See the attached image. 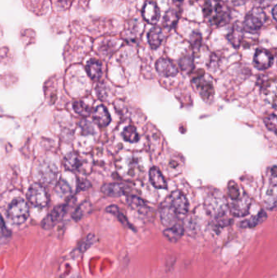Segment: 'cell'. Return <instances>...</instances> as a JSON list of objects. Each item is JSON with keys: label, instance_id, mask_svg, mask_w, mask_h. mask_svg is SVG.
I'll list each match as a JSON object with an SVG mask.
<instances>
[{"label": "cell", "instance_id": "6da1fadb", "mask_svg": "<svg viewBox=\"0 0 277 278\" xmlns=\"http://www.w3.org/2000/svg\"><path fill=\"white\" fill-rule=\"evenodd\" d=\"M203 14L211 26H223L230 20L229 10L222 0H206Z\"/></svg>", "mask_w": 277, "mask_h": 278}, {"label": "cell", "instance_id": "7a4b0ae2", "mask_svg": "<svg viewBox=\"0 0 277 278\" xmlns=\"http://www.w3.org/2000/svg\"><path fill=\"white\" fill-rule=\"evenodd\" d=\"M8 216L11 223L16 226H20L27 221L30 216V208L27 203L22 199H16L8 207Z\"/></svg>", "mask_w": 277, "mask_h": 278}, {"label": "cell", "instance_id": "3957f363", "mask_svg": "<svg viewBox=\"0 0 277 278\" xmlns=\"http://www.w3.org/2000/svg\"><path fill=\"white\" fill-rule=\"evenodd\" d=\"M265 20H266V15L262 10V8H254L245 17L242 25L243 30L244 32L245 31L251 34L257 33L264 25Z\"/></svg>", "mask_w": 277, "mask_h": 278}, {"label": "cell", "instance_id": "277c9868", "mask_svg": "<svg viewBox=\"0 0 277 278\" xmlns=\"http://www.w3.org/2000/svg\"><path fill=\"white\" fill-rule=\"evenodd\" d=\"M228 211L233 216L237 217H243L250 212L251 206V199L247 194L243 193L238 199H229L228 201Z\"/></svg>", "mask_w": 277, "mask_h": 278}, {"label": "cell", "instance_id": "5b68a950", "mask_svg": "<svg viewBox=\"0 0 277 278\" xmlns=\"http://www.w3.org/2000/svg\"><path fill=\"white\" fill-rule=\"evenodd\" d=\"M30 204L38 208H44L49 204V197L44 187L40 184H33L27 193Z\"/></svg>", "mask_w": 277, "mask_h": 278}, {"label": "cell", "instance_id": "8992f818", "mask_svg": "<svg viewBox=\"0 0 277 278\" xmlns=\"http://www.w3.org/2000/svg\"><path fill=\"white\" fill-rule=\"evenodd\" d=\"M165 203L178 215H185L188 212V199L181 191L173 192Z\"/></svg>", "mask_w": 277, "mask_h": 278}, {"label": "cell", "instance_id": "52a82bcc", "mask_svg": "<svg viewBox=\"0 0 277 278\" xmlns=\"http://www.w3.org/2000/svg\"><path fill=\"white\" fill-rule=\"evenodd\" d=\"M65 213H66V207L65 205H60L54 208V210L42 221V228L44 229H51L53 228L64 218Z\"/></svg>", "mask_w": 277, "mask_h": 278}, {"label": "cell", "instance_id": "ba28073f", "mask_svg": "<svg viewBox=\"0 0 277 278\" xmlns=\"http://www.w3.org/2000/svg\"><path fill=\"white\" fill-rule=\"evenodd\" d=\"M269 189L267 190L265 199V204L267 208L272 210L276 208L277 204V166H274L271 170Z\"/></svg>", "mask_w": 277, "mask_h": 278}, {"label": "cell", "instance_id": "9c48e42d", "mask_svg": "<svg viewBox=\"0 0 277 278\" xmlns=\"http://www.w3.org/2000/svg\"><path fill=\"white\" fill-rule=\"evenodd\" d=\"M57 175V169L54 164L45 162L38 168V177L42 183L52 184Z\"/></svg>", "mask_w": 277, "mask_h": 278}, {"label": "cell", "instance_id": "30bf717a", "mask_svg": "<svg viewBox=\"0 0 277 278\" xmlns=\"http://www.w3.org/2000/svg\"><path fill=\"white\" fill-rule=\"evenodd\" d=\"M157 72L163 77H169L176 76L178 73V69L174 63L167 58H160L156 64Z\"/></svg>", "mask_w": 277, "mask_h": 278}, {"label": "cell", "instance_id": "8fae6325", "mask_svg": "<svg viewBox=\"0 0 277 278\" xmlns=\"http://www.w3.org/2000/svg\"><path fill=\"white\" fill-rule=\"evenodd\" d=\"M272 63H273V56L268 51L260 49L255 52L254 65L258 70H267L272 66Z\"/></svg>", "mask_w": 277, "mask_h": 278}, {"label": "cell", "instance_id": "7c38bea8", "mask_svg": "<svg viewBox=\"0 0 277 278\" xmlns=\"http://www.w3.org/2000/svg\"><path fill=\"white\" fill-rule=\"evenodd\" d=\"M142 17L146 22L156 25L160 17V12L157 4L154 2H146L142 9Z\"/></svg>", "mask_w": 277, "mask_h": 278}, {"label": "cell", "instance_id": "4fadbf2b", "mask_svg": "<svg viewBox=\"0 0 277 278\" xmlns=\"http://www.w3.org/2000/svg\"><path fill=\"white\" fill-rule=\"evenodd\" d=\"M193 84L202 98L208 100L213 95L214 89L211 82L206 79L205 77H198L193 80Z\"/></svg>", "mask_w": 277, "mask_h": 278}, {"label": "cell", "instance_id": "5bb4252c", "mask_svg": "<svg viewBox=\"0 0 277 278\" xmlns=\"http://www.w3.org/2000/svg\"><path fill=\"white\" fill-rule=\"evenodd\" d=\"M128 187L124 184H106L102 187V192L110 197H120L128 193Z\"/></svg>", "mask_w": 277, "mask_h": 278}, {"label": "cell", "instance_id": "9a60e30c", "mask_svg": "<svg viewBox=\"0 0 277 278\" xmlns=\"http://www.w3.org/2000/svg\"><path fill=\"white\" fill-rule=\"evenodd\" d=\"M93 119L99 126L106 127L111 122L108 111L103 105H99L93 112Z\"/></svg>", "mask_w": 277, "mask_h": 278}, {"label": "cell", "instance_id": "2e32d148", "mask_svg": "<svg viewBox=\"0 0 277 278\" xmlns=\"http://www.w3.org/2000/svg\"><path fill=\"white\" fill-rule=\"evenodd\" d=\"M184 234H185V229H184L183 226L179 223L169 227L163 231V236L171 243L178 242L182 238Z\"/></svg>", "mask_w": 277, "mask_h": 278}, {"label": "cell", "instance_id": "e0dca14e", "mask_svg": "<svg viewBox=\"0 0 277 278\" xmlns=\"http://www.w3.org/2000/svg\"><path fill=\"white\" fill-rule=\"evenodd\" d=\"M148 42L152 49H157L160 47L162 44L164 35H163V30L160 27L156 26L150 30L147 35Z\"/></svg>", "mask_w": 277, "mask_h": 278}, {"label": "cell", "instance_id": "ac0fdd59", "mask_svg": "<svg viewBox=\"0 0 277 278\" xmlns=\"http://www.w3.org/2000/svg\"><path fill=\"white\" fill-rule=\"evenodd\" d=\"M150 181L153 187L157 189H166L168 187L163 174L159 171V169L155 167L150 170Z\"/></svg>", "mask_w": 277, "mask_h": 278}, {"label": "cell", "instance_id": "d6986e66", "mask_svg": "<svg viewBox=\"0 0 277 278\" xmlns=\"http://www.w3.org/2000/svg\"><path fill=\"white\" fill-rule=\"evenodd\" d=\"M243 36H244V30L242 29V25L235 24L233 30H231L230 34L228 35V39L234 48H239L242 41Z\"/></svg>", "mask_w": 277, "mask_h": 278}, {"label": "cell", "instance_id": "ffe728a7", "mask_svg": "<svg viewBox=\"0 0 277 278\" xmlns=\"http://www.w3.org/2000/svg\"><path fill=\"white\" fill-rule=\"evenodd\" d=\"M87 71L89 77L94 81H99L102 77V64L97 60H90L87 63Z\"/></svg>", "mask_w": 277, "mask_h": 278}, {"label": "cell", "instance_id": "44dd1931", "mask_svg": "<svg viewBox=\"0 0 277 278\" xmlns=\"http://www.w3.org/2000/svg\"><path fill=\"white\" fill-rule=\"evenodd\" d=\"M267 213L263 210H261L256 216H252L249 220H245V221H242L241 223V227L245 228H255L258 226L261 225L267 219Z\"/></svg>", "mask_w": 277, "mask_h": 278}, {"label": "cell", "instance_id": "7402d4cb", "mask_svg": "<svg viewBox=\"0 0 277 278\" xmlns=\"http://www.w3.org/2000/svg\"><path fill=\"white\" fill-rule=\"evenodd\" d=\"M65 169L70 171H74L81 166V159L76 152H71L68 154L64 159Z\"/></svg>", "mask_w": 277, "mask_h": 278}, {"label": "cell", "instance_id": "603a6c76", "mask_svg": "<svg viewBox=\"0 0 277 278\" xmlns=\"http://www.w3.org/2000/svg\"><path fill=\"white\" fill-rule=\"evenodd\" d=\"M96 241V237L94 234H89L83 240L80 242L79 244L77 245V248L75 249L72 253V256L74 257L76 254L84 253L85 251H87L88 249L92 246V245Z\"/></svg>", "mask_w": 277, "mask_h": 278}, {"label": "cell", "instance_id": "cb8c5ba5", "mask_svg": "<svg viewBox=\"0 0 277 278\" xmlns=\"http://www.w3.org/2000/svg\"><path fill=\"white\" fill-rule=\"evenodd\" d=\"M127 203L132 208L141 213H146L148 207L146 206V204L142 199L138 198L136 196H129L127 199Z\"/></svg>", "mask_w": 277, "mask_h": 278}, {"label": "cell", "instance_id": "d4e9b609", "mask_svg": "<svg viewBox=\"0 0 277 278\" xmlns=\"http://www.w3.org/2000/svg\"><path fill=\"white\" fill-rule=\"evenodd\" d=\"M179 14L177 11L175 9H170L166 13L164 20H163V25L166 28L172 29L176 25L178 21Z\"/></svg>", "mask_w": 277, "mask_h": 278}, {"label": "cell", "instance_id": "484cf974", "mask_svg": "<svg viewBox=\"0 0 277 278\" xmlns=\"http://www.w3.org/2000/svg\"><path fill=\"white\" fill-rule=\"evenodd\" d=\"M106 211H107V212H109V213L114 215V216L119 220L120 222H121L122 225H124V226H126L128 228H132L133 230H134V228H133V226L129 224V221L127 220V218L124 216V214L122 213L121 211H120V209L118 208V207L115 206V205L107 207V208H106Z\"/></svg>", "mask_w": 277, "mask_h": 278}, {"label": "cell", "instance_id": "4316f807", "mask_svg": "<svg viewBox=\"0 0 277 278\" xmlns=\"http://www.w3.org/2000/svg\"><path fill=\"white\" fill-rule=\"evenodd\" d=\"M122 136L124 140L129 142H138L139 134L134 126H128L124 129Z\"/></svg>", "mask_w": 277, "mask_h": 278}, {"label": "cell", "instance_id": "83f0119b", "mask_svg": "<svg viewBox=\"0 0 277 278\" xmlns=\"http://www.w3.org/2000/svg\"><path fill=\"white\" fill-rule=\"evenodd\" d=\"M179 65L181 70L185 72H189L193 68V58L188 55H184L179 61Z\"/></svg>", "mask_w": 277, "mask_h": 278}, {"label": "cell", "instance_id": "f1b7e54d", "mask_svg": "<svg viewBox=\"0 0 277 278\" xmlns=\"http://www.w3.org/2000/svg\"><path fill=\"white\" fill-rule=\"evenodd\" d=\"M264 124L267 126V129L273 132L274 134H277V124L276 113H272V114L265 117Z\"/></svg>", "mask_w": 277, "mask_h": 278}, {"label": "cell", "instance_id": "f546056e", "mask_svg": "<svg viewBox=\"0 0 277 278\" xmlns=\"http://www.w3.org/2000/svg\"><path fill=\"white\" fill-rule=\"evenodd\" d=\"M74 110L77 114L83 116V117L89 116L91 112L90 107H88L87 105L85 104L84 103L81 102V101L74 103Z\"/></svg>", "mask_w": 277, "mask_h": 278}, {"label": "cell", "instance_id": "4dcf8cb0", "mask_svg": "<svg viewBox=\"0 0 277 278\" xmlns=\"http://www.w3.org/2000/svg\"><path fill=\"white\" fill-rule=\"evenodd\" d=\"M228 199H238V197L240 196V191H239V187H238V184L236 183L235 181H231L228 183Z\"/></svg>", "mask_w": 277, "mask_h": 278}, {"label": "cell", "instance_id": "1f68e13d", "mask_svg": "<svg viewBox=\"0 0 277 278\" xmlns=\"http://www.w3.org/2000/svg\"><path fill=\"white\" fill-rule=\"evenodd\" d=\"M56 191H57L59 194H61V195H65V196H67L71 193V189H70L69 184L66 181H64V180H61L59 182Z\"/></svg>", "mask_w": 277, "mask_h": 278}, {"label": "cell", "instance_id": "d6a6232c", "mask_svg": "<svg viewBox=\"0 0 277 278\" xmlns=\"http://www.w3.org/2000/svg\"><path fill=\"white\" fill-rule=\"evenodd\" d=\"M190 42L193 48H200L201 43H202V35L200 33L197 32V31L193 32L191 35Z\"/></svg>", "mask_w": 277, "mask_h": 278}, {"label": "cell", "instance_id": "836d02e7", "mask_svg": "<svg viewBox=\"0 0 277 278\" xmlns=\"http://www.w3.org/2000/svg\"><path fill=\"white\" fill-rule=\"evenodd\" d=\"M80 127L82 129V132L86 134H94V128L92 126V124L87 121H82L80 122Z\"/></svg>", "mask_w": 277, "mask_h": 278}, {"label": "cell", "instance_id": "e575fe53", "mask_svg": "<svg viewBox=\"0 0 277 278\" xmlns=\"http://www.w3.org/2000/svg\"><path fill=\"white\" fill-rule=\"evenodd\" d=\"M8 233H9V231H8V228H6L4 220L0 214V234L3 235V236H8Z\"/></svg>", "mask_w": 277, "mask_h": 278}, {"label": "cell", "instance_id": "d590c367", "mask_svg": "<svg viewBox=\"0 0 277 278\" xmlns=\"http://www.w3.org/2000/svg\"><path fill=\"white\" fill-rule=\"evenodd\" d=\"M226 1L233 3V4H242V3H245L246 0H226Z\"/></svg>", "mask_w": 277, "mask_h": 278}, {"label": "cell", "instance_id": "8d00e7d4", "mask_svg": "<svg viewBox=\"0 0 277 278\" xmlns=\"http://www.w3.org/2000/svg\"><path fill=\"white\" fill-rule=\"evenodd\" d=\"M272 1L273 0H259V3H260V5L267 6L272 3Z\"/></svg>", "mask_w": 277, "mask_h": 278}, {"label": "cell", "instance_id": "74e56055", "mask_svg": "<svg viewBox=\"0 0 277 278\" xmlns=\"http://www.w3.org/2000/svg\"><path fill=\"white\" fill-rule=\"evenodd\" d=\"M60 1V3L62 6H65V7H68L69 5L70 0H59Z\"/></svg>", "mask_w": 277, "mask_h": 278}, {"label": "cell", "instance_id": "f35d334b", "mask_svg": "<svg viewBox=\"0 0 277 278\" xmlns=\"http://www.w3.org/2000/svg\"><path fill=\"white\" fill-rule=\"evenodd\" d=\"M272 15H273V18L274 20H277V5H274L273 7V9H272Z\"/></svg>", "mask_w": 277, "mask_h": 278}, {"label": "cell", "instance_id": "ab89813d", "mask_svg": "<svg viewBox=\"0 0 277 278\" xmlns=\"http://www.w3.org/2000/svg\"><path fill=\"white\" fill-rule=\"evenodd\" d=\"M174 2H181V1H183V0H173Z\"/></svg>", "mask_w": 277, "mask_h": 278}]
</instances>
